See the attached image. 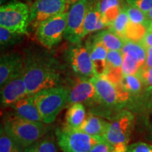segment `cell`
<instances>
[{
  "label": "cell",
  "instance_id": "60d3db41",
  "mask_svg": "<svg viewBox=\"0 0 152 152\" xmlns=\"http://www.w3.org/2000/svg\"><path fill=\"white\" fill-rule=\"evenodd\" d=\"M77 0H69V2L70 4H73L74 2H75V1H77Z\"/></svg>",
  "mask_w": 152,
  "mask_h": 152
},
{
  "label": "cell",
  "instance_id": "f35d334b",
  "mask_svg": "<svg viewBox=\"0 0 152 152\" xmlns=\"http://www.w3.org/2000/svg\"><path fill=\"white\" fill-rule=\"evenodd\" d=\"M150 131H151V134H152V110H151V118H150Z\"/></svg>",
  "mask_w": 152,
  "mask_h": 152
},
{
  "label": "cell",
  "instance_id": "5b68a950",
  "mask_svg": "<svg viewBox=\"0 0 152 152\" xmlns=\"http://www.w3.org/2000/svg\"><path fill=\"white\" fill-rule=\"evenodd\" d=\"M68 96V88L62 86L47 89L33 94L43 123L51 124L54 122L58 114L67 107Z\"/></svg>",
  "mask_w": 152,
  "mask_h": 152
},
{
  "label": "cell",
  "instance_id": "ffe728a7",
  "mask_svg": "<svg viewBox=\"0 0 152 152\" xmlns=\"http://www.w3.org/2000/svg\"><path fill=\"white\" fill-rule=\"evenodd\" d=\"M14 114L21 118L42 122L41 115L34 101L33 95H27L11 106Z\"/></svg>",
  "mask_w": 152,
  "mask_h": 152
},
{
  "label": "cell",
  "instance_id": "7402d4cb",
  "mask_svg": "<svg viewBox=\"0 0 152 152\" xmlns=\"http://www.w3.org/2000/svg\"><path fill=\"white\" fill-rule=\"evenodd\" d=\"M124 0H99L100 11L106 28H109L124 7Z\"/></svg>",
  "mask_w": 152,
  "mask_h": 152
},
{
  "label": "cell",
  "instance_id": "4dcf8cb0",
  "mask_svg": "<svg viewBox=\"0 0 152 152\" xmlns=\"http://www.w3.org/2000/svg\"><path fill=\"white\" fill-rule=\"evenodd\" d=\"M128 4L147 13L152 9V0H124Z\"/></svg>",
  "mask_w": 152,
  "mask_h": 152
},
{
  "label": "cell",
  "instance_id": "d4e9b609",
  "mask_svg": "<svg viewBox=\"0 0 152 152\" xmlns=\"http://www.w3.org/2000/svg\"><path fill=\"white\" fill-rule=\"evenodd\" d=\"M129 23H130V18H129L128 13L125 10V7H123L119 15L115 19V20L109 28V29L116 34L117 35H118L123 41L125 42L127 41L126 33Z\"/></svg>",
  "mask_w": 152,
  "mask_h": 152
},
{
  "label": "cell",
  "instance_id": "5bb4252c",
  "mask_svg": "<svg viewBox=\"0 0 152 152\" xmlns=\"http://www.w3.org/2000/svg\"><path fill=\"white\" fill-rule=\"evenodd\" d=\"M123 55V75H137L147 59V51L140 42L127 40L121 51Z\"/></svg>",
  "mask_w": 152,
  "mask_h": 152
},
{
  "label": "cell",
  "instance_id": "52a82bcc",
  "mask_svg": "<svg viewBox=\"0 0 152 152\" xmlns=\"http://www.w3.org/2000/svg\"><path fill=\"white\" fill-rule=\"evenodd\" d=\"M58 146L64 152H89L92 147L103 141V136H92L79 129H74L66 125L55 130Z\"/></svg>",
  "mask_w": 152,
  "mask_h": 152
},
{
  "label": "cell",
  "instance_id": "9c48e42d",
  "mask_svg": "<svg viewBox=\"0 0 152 152\" xmlns=\"http://www.w3.org/2000/svg\"><path fill=\"white\" fill-rule=\"evenodd\" d=\"M68 11L47 19L38 26L36 37L42 46L52 49L61 41L67 26Z\"/></svg>",
  "mask_w": 152,
  "mask_h": 152
},
{
  "label": "cell",
  "instance_id": "ab89813d",
  "mask_svg": "<svg viewBox=\"0 0 152 152\" xmlns=\"http://www.w3.org/2000/svg\"><path fill=\"white\" fill-rule=\"evenodd\" d=\"M147 30H152V20H150L149 24V26H148V27H147Z\"/></svg>",
  "mask_w": 152,
  "mask_h": 152
},
{
  "label": "cell",
  "instance_id": "d6986e66",
  "mask_svg": "<svg viewBox=\"0 0 152 152\" xmlns=\"http://www.w3.org/2000/svg\"><path fill=\"white\" fill-rule=\"evenodd\" d=\"M123 55L121 51H108L106 71L104 76L115 85H120L123 77Z\"/></svg>",
  "mask_w": 152,
  "mask_h": 152
},
{
  "label": "cell",
  "instance_id": "f546056e",
  "mask_svg": "<svg viewBox=\"0 0 152 152\" xmlns=\"http://www.w3.org/2000/svg\"><path fill=\"white\" fill-rule=\"evenodd\" d=\"M146 31H147V28L143 25L133 23L130 20L128 29H127V40L139 42L143 37Z\"/></svg>",
  "mask_w": 152,
  "mask_h": 152
},
{
  "label": "cell",
  "instance_id": "9a60e30c",
  "mask_svg": "<svg viewBox=\"0 0 152 152\" xmlns=\"http://www.w3.org/2000/svg\"><path fill=\"white\" fill-rule=\"evenodd\" d=\"M25 68V56L19 53H8L0 58V85L23 75Z\"/></svg>",
  "mask_w": 152,
  "mask_h": 152
},
{
  "label": "cell",
  "instance_id": "7a4b0ae2",
  "mask_svg": "<svg viewBox=\"0 0 152 152\" xmlns=\"http://www.w3.org/2000/svg\"><path fill=\"white\" fill-rule=\"evenodd\" d=\"M98 96V103L90 113L111 120L116 114L125 109L127 97L121 85H115L105 76L91 77Z\"/></svg>",
  "mask_w": 152,
  "mask_h": 152
},
{
  "label": "cell",
  "instance_id": "7bdbcfd3",
  "mask_svg": "<svg viewBox=\"0 0 152 152\" xmlns=\"http://www.w3.org/2000/svg\"><path fill=\"white\" fill-rule=\"evenodd\" d=\"M29 1H33H33H35V0H29Z\"/></svg>",
  "mask_w": 152,
  "mask_h": 152
},
{
  "label": "cell",
  "instance_id": "8fae6325",
  "mask_svg": "<svg viewBox=\"0 0 152 152\" xmlns=\"http://www.w3.org/2000/svg\"><path fill=\"white\" fill-rule=\"evenodd\" d=\"M69 5V0H35L30 6V26L36 30L45 20L67 11Z\"/></svg>",
  "mask_w": 152,
  "mask_h": 152
},
{
  "label": "cell",
  "instance_id": "f1b7e54d",
  "mask_svg": "<svg viewBox=\"0 0 152 152\" xmlns=\"http://www.w3.org/2000/svg\"><path fill=\"white\" fill-rule=\"evenodd\" d=\"M124 7L127 13H128L129 18H130V22L133 23L143 25L147 28L149 24L150 19L147 18L145 13L140 11V9L131 7L126 2H125Z\"/></svg>",
  "mask_w": 152,
  "mask_h": 152
},
{
  "label": "cell",
  "instance_id": "e0dca14e",
  "mask_svg": "<svg viewBox=\"0 0 152 152\" xmlns=\"http://www.w3.org/2000/svg\"><path fill=\"white\" fill-rule=\"evenodd\" d=\"M92 59L94 76H103L106 71L108 49L94 35L85 42Z\"/></svg>",
  "mask_w": 152,
  "mask_h": 152
},
{
  "label": "cell",
  "instance_id": "603a6c76",
  "mask_svg": "<svg viewBox=\"0 0 152 152\" xmlns=\"http://www.w3.org/2000/svg\"><path fill=\"white\" fill-rule=\"evenodd\" d=\"M87 114L84 104L76 103L68 107L66 114V125L72 128L79 129L84 123Z\"/></svg>",
  "mask_w": 152,
  "mask_h": 152
},
{
  "label": "cell",
  "instance_id": "8992f818",
  "mask_svg": "<svg viewBox=\"0 0 152 152\" xmlns=\"http://www.w3.org/2000/svg\"><path fill=\"white\" fill-rule=\"evenodd\" d=\"M134 113L123 109L111 120L103 137L115 148L114 152H125L134 126Z\"/></svg>",
  "mask_w": 152,
  "mask_h": 152
},
{
  "label": "cell",
  "instance_id": "cb8c5ba5",
  "mask_svg": "<svg viewBox=\"0 0 152 152\" xmlns=\"http://www.w3.org/2000/svg\"><path fill=\"white\" fill-rule=\"evenodd\" d=\"M94 36L99 41H100L108 51L118 50L122 51L125 42L112 32L111 30H102L95 33Z\"/></svg>",
  "mask_w": 152,
  "mask_h": 152
},
{
  "label": "cell",
  "instance_id": "e575fe53",
  "mask_svg": "<svg viewBox=\"0 0 152 152\" xmlns=\"http://www.w3.org/2000/svg\"><path fill=\"white\" fill-rule=\"evenodd\" d=\"M139 42L145 47H152V30H147L145 34Z\"/></svg>",
  "mask_w": 152,
  "mask_h": 152
},
{
  "label": "cell",
  "instance_id": "d6a6232c",
  "mask_svg": "<svg viewBox=\"0 0 152 152\" xmlns=\"http://www.w3.org/2000/svg\"><path fill=\"white\" fill-rule=\"evenodd\" d=\"M115 148L107 140H104L103 141L99 142L92 147L89 152H114Z\"/></svg>",
  "mask_w": 152,
  "mask_h": 152
},
{
  "label": "cell",
  "instance_id": "7c38bea8",
  "mask_svg": "<svg viewBox=\"0 0 152 152\" xmlns=\"http://www.w3.org/2000/svg\"><path fill=\"white\" fill-rule=\"evenodd\" d=\"M69 90L67 107L81 103L92 109L98 103V96L94 83L90 78L79 77L73 82Z\"/></svg>",
  "mask_w": 152,
  "mask_h": 152
},
{
  "label": "cell",
  "instance_id": "277c9868",
  "mask_svg": "<svg viewBox=\"0 0 152 152\" xmlns=\"http://www.w3.org/2000/svg\"><path fill=\"white\" fill-rule=\"evenodd\" d=\"M120 85L127 97L125 109L141 115L152 110V86L146 85L138 75H124Z\"/></svg>",
  "mask_w": 152,
  "mask_h": 152
},
{
  "label": "cell",
  "instance_id": "83f0119b",
  "mask_svg": "<svg viewBox=\"0 0 152 152\" xmlns=\"http://www.w3.org/2000/svg\"><path fill=\"white\" fill-rule=\"evenodd\" d=\"M56 138L52 134H45L35 143L37 152H58Z\"/></svg>",
  "mask_w": 152,
  "mask_h": 152
},
{
  "label": "cell",
  "instance_id": "44dd1931",
  "mask_svg": "<svg viewBox=\"0 0 152 152\" xmlns=\"http://www.w3.org/2000/svg\"><path fill=\"white\" fill-rule=\"evenodd\" d=\"M109 122L99 115L90 113L87 115L84 123L79 130L92 136H103L109 128Z\"/></svg>",
  "mask_w": 152,
  "mask_h": 152
},
{
  "label": "cell",
  "instance_id": "836d02e7",
  "mask_svg": "<svg viewBox=\"0 0 152 152\" xmlns=\"http://www.w3.org/2000/svg\"><path fill=\"white\" fill-rule=\"evenodd\" d=\"M137 75L141 77L142 81L146 85L152 86V67L145 70H142Z\"/></svg>",
  "mask_w": 152,
  "mask_h": 152
},
{
  "label": "cell",
  "instance_id": "3957f363",
  "mask_svg": "<svg viewBox=\"0 0 152 152\" xmlns=\"http://www.w3.org/2000/svg\"><path fill=\"white\" fill-rule=\"evenodd\" d=\"M49 124L38 121H31L17 116L13 113L8 115L1 126L9 135L14 138L21 147L25 148L33 145L47 134Z\"/></svg>",
  "mask_w": 152,
  "mask_h": 152
},
{
  "label": "cell",
  "instance_id": "6da1fadb",
  "mask_svg": "<svg viewBox=\"0 0 152 152\" xmlns=\"http://www.w3.org/2000/svg\"><path fill=\"white\" fill-rule=\"evenodd\" d=\"M23 77L29 95L47 89L61 87L59 64L48 53L30 51L25 56Z\"/></svg>",
  "mask_w": 152,
  "mask_h": 152
},
{
  "label": "cell",
  "instance_id": "1f68e13d",
  "mask_svg": "<svg viewBox=\"0 0 152 152\" xmlns=\"http://www.w3.org/2000/svg\"><path fill=\"white\" fill-rule=\"evenodd\" d=\"M125 152H152V144L142 142H135L128 145Z\"/></svg>",
  "mask_w": 152,
  "mask_h": 152
},
{
  "label": "cell",
  "instance_id": "30bf717a",
  "mask_svg": "<svg viewBox=\"0 0 152 152\" xmlns=\"http://www.w3.org/2000/svg\"><path fill=\"white\" fill-rule=\"evenodd\" d=\"M90 0H77L71 4L68 10L67 26L64 38L71 44L80 42L84 30L85 15Z\"/></svg>",
  "mask_w": 152,
  "mask_h": 152
},
{
  "label": "cell",
  "instance_id": "4fadbf2b",
  "mask_svg": "<svg viewBox=\"0 0 152 152\" xmlns=\"http://www.w3.org/2000/svg\"><path fill=\"white\" fill-rule=\"evenodd\" d=\"M67 52V60L73 71L79 77H94L93 66L86 45L80 42L72 44Z\"/></svg>",
  "mask_w": 152,
  "mask_h": 152
},
{
  "label": "cell",
  "instance_id": "ac0fdd59",
  "mask_svg": "<svg viewBox=\"0 0 152 152\" xmlns=\"http://www.w3.org/2000/svg\"><path fill=\"white\" fill-rule=\"evenodd\" d=\"M106 28L100 11L99 0H90L84 21L83 38Z\"/></svg>",
  "mask_w": 152,
  "mask_h": 152
},
{
  "label": "cell",
  "instance_id": "484cf974",
  "mask_svg": "<svg viewBox=\"0 0 152 152\" xmlns=\"http://www.w3.org/2000/svg\"><path fill=\"white\" fill-rule=\"evenodd\" d=\"M23 34L11 31L7 28L0 27V44L1 48L5 49L20 43L24 37Z\"/></svg>",
  "mask_w": 152,
  "mask_h": 152
},
{
  "label": "cell",
  "instance_id": "4316f807",
  "mask_svg": "<svg viewBox=\"0 0 152 152\" xmlns=\"http://www.w3.org/2000/svg\"><path fill=\"white\" fill-rule=\"evenodd\" d=\"M24 149L1 127L0 152H23Z\"/></svg>",
  "mask_w": 152,
  "mask_h": 152
},
{
  "label": "cell",
  "instance_id": "ba28073f",
  "mask_svg": "<svg viewBox=\"0 0 152 152\" xmlns=\"http://www.w3.org/2000/svg\"><path fill=\"white\" fill-rule=\"evenodd\" d=\"M30 7L19 1H11L0 7V26L11 31L28 35Z\"/></svg>",
  "mask_w": 152,
  "mask_h": 152
},
{
  "label": "cell",
  "instance_id": "74e56055",
  "mask_svg": "<svg viewBox=\"0 0 152 152\" xmlns=\"http://www.w3.org/2000/svg\"><path fill=\"white\" fill-rule=\"evenodd\" d=\"M146 15H147L148 18L150 19V20H152V9L148 11L147 13H146Z\"/></svg>",
  "mask_w": 152,
  "mask_h": 152
},
{
  "label": "cell",
  "instance_id": "8d00e7d4",
  "mask_svg": "<svg viewBox=\"0 0 152 152\" xmlns=\"http://www.w3.org/2000/svg\"><path fill=\"white\" fill-rule=\"evenodd\" d=\"M23 152H37L35 149V144H33V145L30 146V147L25 148Z\"/></svg>",
  "mask_w": 152,
  "mask_h": 152
},
{
  "label": "cell",
  "instance_id": "d590c367",
  "mask_svg": "<svg viewBox=\"0 0 152 152\" xmlns=\"http://www.w3.org/2000/svg\"><path fill=\"white\" fill-rule=\"evenodd\" d=\"M145 49L147 51V59L141 71L152 67V47H145Z\"/></svg>",
  "mask_w": 152,
  "mask_h": 152
},
{
  "label": "cell",
  "instance_id": "2e32d148",
  "mask_svg": "<svg viewBox=\"0 0 152 152\" xmlns=\"http://www.w3.org/2000/svg\"><path fill=\"white\" fill-rule=\"evenodd\" d=\"M28 95L23 75L11 80L1 87V105L11 107L13 104Z\"/></svg>",
  "mask_w": 152,
  "mask_h": 152
},
{
  "label": "cell",
  "instance_id": "b9f144b4",
  "mask_svg": "<svg viewBox=\"0 0 152 152\" xmlns=\"http://www.w3.org/2000/svg\"><path fill=\"white\" fill-rule=\"evenodd\" d=\"M72 152H83V151H72Z\"/></svg>",
  "mask_w": 152,
  "mask_h": 152
}]
</instances>
